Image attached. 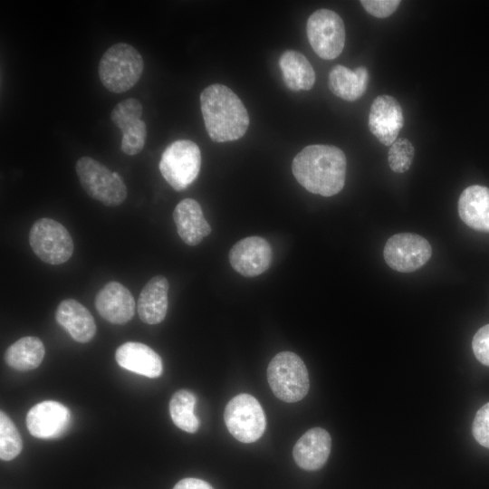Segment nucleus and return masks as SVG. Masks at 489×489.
I'll list each match as a JSON object with an SVG mask.
<instances>
[{"label":"nucleus","instance_id":"nucleus-10","mask_svg":"<svg viewBox=\"0 0 489 489\" xmlns=\"http://www.w3.org/2000/svg\"><path fill=\"white\" fill-rule=\"evenodd\" d=\"M431 255L429 242L412 233H399L390 236L383 250L387 264L400 273H411L421 268Z\"/></svg>","mask_w":489,"mask_h":489},{"label":"nucleus","instance_id":"nucleus-31","mask_svg":"<svg viewBox=\"0 0 489 489\" xmlns=\"http://www.w3.org/2000/svg\"><path fill=\"white\" fill-rule=\"evenodd\" d=\"M173 489H214L207 482L194 478L187 477L177 482Z\"/></svg>","mask_w":489,"mask_h":489},{"label":"nucleus","instance_id":"nucleus-1","mask_svg":"<svg viewBox=\"0 0 489 489\" xmlns=\"http://www.w3.org/2000/svg\"><path fill=\"white\" fill-rule=\"evenodd\" d=\"M347 159L344 152L331 145H310L293 158L292 170L302 187L312 194L331 197L344 187Z\"/></svg>","mask_w":489,"mask_h":489},{"label":"nucleus","instance_id":"nucleus-24","mask_svg":"<svg viewBox=\"0 0 489 489\" xmlns=\"http://www.w3.org/2000/svg\"><path fill=\"white\" fill-rule=\"evenodd\" d=\"M44 353L43 343L39 338L23 337L7 348L5 360L14 369L32 370L42 363Z\"/></svg>","mask_w":489,"mask_h":489},{"label":"nucleus","instance_id":"nucleus-14","mask_svg":"<svg viewBox=\"0 0 489 489\" xmlns=\"http://www.w3.org/2000/svg\"><path fill=\"white\" fill-rule=\"evenodd\" d=\"M368 124L380 143L390 146L404 125L403 110L398 101L389 95L378 96L371 104Z\"/></svg>","mask_w":489,"mask_h":489},{"label":"nucleus","instance_id":"nucleus-5","mask_svg":"<svg viewBox=\"0 0 489 489\" xmlns=\"http://www.w3.org/2000/svg\"><path fill=\"white\" fill-rule=\"evenodd\" d=\"M75 169L82 188L93 199L107 206H116L125 201L127 187L117 172L87 156L77 160Z\"/></svg>","mask_w":489,"mask_h":489},{"label":"nucleus","instance_id":"nucleus-27","mask_svg":"<svg viewBox=\"0 0 489 489\" xmlns=\"http://www.w3.org/2000/svg\"><path fill=\"white\" fill-rule=\"evenodd\" d=\"M415 149L412 143L404 138L397 139L391 145L388 153V161L390 169L396 173H404L411 166Z\"/></svg>","mask_w":489,"mask_h":489},{"label":"nucleus","instance_id":"nucleus-19","mask_svg":"<svg viewBox=\"0 0 489 489\" xmlns=\"http://www.w3.org/2000/svg\"><path fill=\"white\" fill-rule=\"evenodd\" d=\"M55 319L78 342H88L96 333V324L92 315L76 300L62 301L56 309Z\"/></svg>","mask_w":489,"mask_h":489},{"label":"nucleus","instance_id":"nucleus-22","mask_svg":"<svg viewBox=\"0 0 489 489\" xmlns=\"http://www.w3.org/2000/svg\"><path fill=\"white\" fill-rule=\"evenodd\" d=\"M369 80L368 70L363 66L352 71L343 65H336L329 74V88L337 97L354 101L365 93Z\"/></svg>","mask_w":489,"mask_h":489},{"label":"nucleus","instance_id":"nucleus-12","mask_svg":"<svg viewBox=\"0 0 489 489\" xmlns=\"http://www.w3.org/2000/svg\"><path fill=\"white\" fill-rule=\"evenodd\" d=\"M273 251L270 244L261 236H248L236 242L229 252L232 267L244 277H254L271 265Z\"/></svg>","mask_w":489,"mask_h":489},{"label":"nucleus","instance_id":"nucleus-7","mask_svg":"<svg viewBox=\"0 0 489 489\" xmlns=\"http://www.w3.org/2000/svg\"><path fill=\"white\" fill-rule=\"evenodd\" d=\"M224 419L230 434L243 443L259 439L266 427L262 406L249 394L234 397L225 408Z\"/></svg>","mask_w":489,"mask_h":489},{"label":"nucleus","instance_id":"nucleus-9","mask_svg":"<svg viewBox=\"0 0 489 489\" xmlns=\"http://www.w3.org/2000/svg\"><path fill=\"white\" fill-rule=\"evenodd\" d=\"M306 32L315 53L324 59L338 57L345 45V26L340 16L329 9L313 12L307 20Z\"/></svg>","mask_w":489,"mask_h":489},{"label":"nucleus","instance_id":"nucleus-2","mask_svg":"<svg viewBox=\"0 0 489 489\" xmlns=\"http://www.w3.org/2000/svg\"><path fill=\"white\" fill-rule=\"evenodd\" d=\"M200 108L206 132L216 142L242 138L249 127V115L238 96L223 84H211L200 94Z\"/></svg>","mask_w":489,"mask_h":489},{"label":"nucleus","instance_id":"nucleus-6","mask_svg":"<svg viewBox=\"0 0 489 489\" xmlns=\"http://www.w3.org/2000/svg\"><path fill=\"white\" fill-rule=\"evenodd\" d=\"M158 168L162 177L173 189L184 190L196 180L199 174L200 149L191 140H176L163 151Z\"/></svg>","mask_w":489,"mask_h":489},{"label":"nucleus","instance_id":"nucleus-3","mask_svg":"<svg viewBox=\"0 0 489 489\" xmlns=\"http://www.w3.org/2000/svg\"><path fill=\"white\" fill-rule=\"evenodd\" d=\"M144 62L141 54L132 45L115 43L101 56L98 72L103 86L114 93L124 92L139 80Z\"/></svg>","mask_w":489,"mask_h":489},{"label":"nucleus","instance_id":"nucleus-21","mask_svg":"<svg viewBox=\"0 0 489 489\" xmlns=\"http://www.w3.org/2000/svg\"><path fill=\"white\" fill-rule=\"evenodd\" d=\"M168 289L169 283L163 275H156L145 284L138 301V313L143 322L158 324L165 319Z\"/></svg>","mask_w":489,"mask_h":489},{"label":"nucleus","instance_id":"nucleus-25","mask_svg":"<svg viewBox=\"0 0 489 489\" xmlns=\"http://www.w3.org/2000/svg\"><path fill=\"white\" fill-rule=\"evenodd\" d=\"M196 402L195 395L187 389L176 391L169 401L172 421L187 433H195L199 427V420L194 414Z\"/></svg>","mask_w":489,"mask_h":489},{"label":"nucleus","instance_id":"nucleus-4","mask_svg":"<svg viewBox=\"0 0 489 489\" xmlns=\"http://www.w3.org/2000/svg\"><path fill=\"white\" fill-rule=\"evenodd\" d=\"M267 379L273 393L288 403L302 399L310 388L304 362L291 351L279 352L272 359L267 368Z\"/></svg>","mask_w":489,"mask_h":489},{"label":"nucleus","instance_id":"nucleus-11","mask_svg":"<svg viewBox=\"0 0 489 489\" xmlns=\"http://www.w3.org/2000/svg\"><path fill=\"white\" fill-rule=\"evenodd\" d=\"M141 116L142 105L135 98L121 101L110 113L112 122L122 132L120 149L127 155H136L144 148L147 126Z\"/></svg>","mask_w":489,"mask_h":489},{"label":"nucleus","instance_id":"nucleus-17","mask_svg":"<svg viewBox=\"0 0 489 489\" xmlns=\"http://www.w3.org/2000/svg\"><path fill=\"white\" fill-rule=\"evenodd\" d=\"M173 219L178 235L188 245L198 244L211 233V226L205 219L200 205L195 199L181 200L174 209Z\"/></svg>","mask_w":489,"mask_h":489},{"label":"nucleus","instance_id":"nucleus-23","mask_svg":"<svg viewBox=\"0 0 489 489\" xmlns=\"http://www.w3.org/2000/svg\"><path fill=\"white\" fill-rule=\"evenodd\" d=\"M279 66L285 85L292 91H308L315 82V72L300 52L285 51L279 59Z\"/></svg>","mask_w":489,"mask_h":489},{"label":"nucleus","instance_id":"nucleus-20","mask_svg":"<svg viewBox=\"0 0 489 489\" xmlns=\"http://www.w3.org/2000/svg\"><path fill=\"white\" fill-rule=\"evenodd\" d=\"M458 214L469 227L489 233V188L480 185L467 187L458 199Z\"/></svg>","mask_w":489,"mask_h":489},{"label":"nucleus","instance_id":"nucleus-26","mask_svg":"<svg viewBox=\"0 0 489 489\" xmlns=\"http://www.w3.org/2000/svg\"><path fill=\"white\" fill-rule=\"evenodd\" d=\"M23 448V442L18 430L7 415L0 412V457L10 461L16 457Z\"/></svg>","mask_w":489,"mask_h":489},{"label":"nucleus","instance_id":"nucleus-13","mask_svg":"<svg viewBox=\"0 0 489 489\" xmlns=\"http://www.w3.org/2000/svg\"><path fill=\"white\" fill-rule=\"evenodd\" d=\"M71 413L60 402L46 400L34 406L26 416L30 434L38 438H56L69 427Z\"/></svg>","mask_w":489,"mask_h":489},{"label":"nucleus","instance_id":"nucleus-16","mask_svg":"<svg viewBox=\"0 0 489 489\" xmlns=\"http://www.w3.org/2000/svg\"><path fill=\"white\" fill-rule=\"evenodd\" d=\"M331 438L321 427H313L305 432L296 442L292 455L296 464L307 471L321 468L331 453Z\"/></svg>","mask_w":489,"mask_h":489},{"label":"nucleus","instance_id":"nucleus-15","mask_svg":"<svg viewBox=\"0 0 489 489\" xmlns=\"http://www.w3.org/2000/svg\"><path fill=\"white\" fill-rule=\"evenodd\" d=\"M95 307L103 319L114 324L128 322L135 313L131 292L118 282H109L99 291Z\"/></svg>","mask_w":489,"mask_h":489},{"label":"nucleus","instance_id":"nucleus-28","mask_svg":"<svg viewBox=\"0 0 489 489\" xmlns=\"http://www.w3.org/2000/svg\"><path fill=\"white\" fill-rule=\"evenodd\" d=\"M472 433L481 446L489 448V402L482 406L473 421Z\"/></svg>","mask_w":489,"mask_h":489},{"label":"nucleus","instance_id":"nucleus-18","mask_svg":"<svg viewBox=\"0 0 489 489\" xmlns=\"http://www.w3.org/2000/svg\"><path fill=\"white\" fill-rule=\"evenodd\" d=\"M115 359L123 369L148 378H158L163 371L159 355L140 342L129 341L120 345L115 352Z\"/></svg>","mask_w":489,"mask_h":489},{"label":"nucleus","instance_id":"nucleus-30","mask_svg":"<svg viewBox=\"0 0 489 489\" xmlns=\"http://www.w3.org/2000/svg\"><path fill=\"white\" fill-rule=\"evenodd\" d=\"M361 5L371 15L378 18L390 16L399 6L398 0H361Z\"/></svg>","mask_w":489,"mask_h":489},{"label":"nucleus","instance_id":"nucleus-29","mask_svg":"<svg viewBox=\"0 0 489 489\" xmlns=\"http://www.w3.org/2000/svg\"><path fill=\"white\" fill-rule=\"evenodd\" d=\"M472 349L475 358L489 367V323L476 331L472 340Z\"/></svg>","mask_w":489,"mask_h":489},{"label":"nucleus","instance_id":"nucleus-8","mask_svg":"<svg viewBox=\"0 0 489 489\" xmlns=\"http://www.w3.org/2000/svg\"><path fill=\"white\" fill-rule=\"evenodd\" d=\"M29 242L34 253L43 262L61 264L68 261L73 253V241L67 229L51 218H41L34 222Z\"/></svg>","mask_w":489,"mask_h":489}]
</instances>
